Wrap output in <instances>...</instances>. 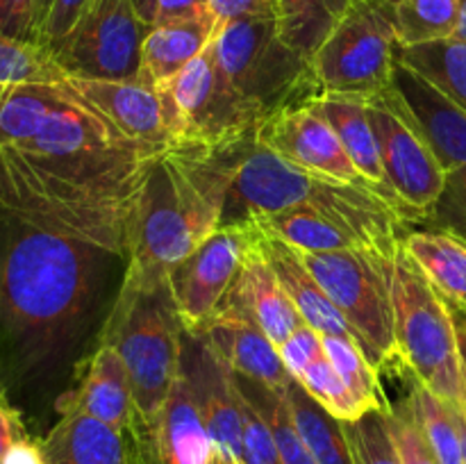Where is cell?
<instances>
[{
    "label": "cell",
    "instance_id": "47",
    "mask_svg": "<svg viewBox=\"0 0 466 464\" xmlns=\"http://www.w3.org/2000/svg\"><path fill=\"white\" fill-rule=\"evenodd\" d=\"M0 464H46L41 441H35L32 437L18 441L7 450Z\"/></svg>",
    "mask_w": 466,
    "mask_h": 464
},
{
    "label": "cell",
    "instance_id": "20",
    "mask_svg": "<svg viewBox=\"0 0 466 464\" xmlns=\"http://www.w3.org/2000/svg\"><path fill=\"white\" fill-rule=\"evenodd\" d=\"M391 86L417 121L446 173L466 168V112L421 76L399 62Z\"/></svg>",
    "mask_w": 466,
    "mask_h": 464
},
{
    "label": "cell",
    "instance_id": "28",
    "mask_svg": "<svg viewBox=\"0 0 466 464\" xmlns=\"http://www.w3.org/2000/svg\"><path fill=\"white\" fill-rule=\"evenodd\" d=\"M253 223H258L264 232H271L273 237L289 244L291 248L303 250V253L364 250V253L373 255L367 248V244L358 239L353 232L337 226L335 221L321 217V214L309 212V209H287V212L267 214V217L253 218Z\"/></svg>",
    "mask_w": 466,
    "mask_h": 464
},
{
    "label": "cell",
    "instance_id": "5",
    "mask_svg": "<svg viewBox=\"0 0 466 464\" xmlns=\"http://www.w3.org/2000/svg\"><path fill=\"white\" fill-rule=\"evenodd\" d=\"M182 328L171 282H139L123 276L103 341L112 344L127 368L135 412L155 421L180 376Z\"/></svg>",
    "mask_w": 466,
    "mask_h": 464
},
{
    "label": "cell",
    "instance_id": "38",
    "mask_svg": "<svg viewBox=\"0 0 466 464\" xmlns=\"http://www.w3.org/2000/svg\"><path fill=\"white\" fill-rule=\"evenodd\" d=\"M387 426H390L399 464H440L435 450L431 449L405 400L387 409Z\"/></svg>",
    "mask_w": 466,
    "mask_h": 464
},
{
    "label": "cell",
    "instance_id": "18",
    "mask_svg": "<svg viewBox=\"0 0 466 464\" xmlns=\"http://www.w3.org/2000/svg\"><path fill=\"white\" fill-rule=\"evenodd\" d=\"M200 332L209 337L214 348L221 353V358L237 376L259 382L278 394H285L287 387L294 382L282 364L278 346L255 323V318L232 298V294L221 312Z\"/></svg>",
    "mask_w": 466,
    "mask_h": 464
},
{
    "label": "cell",
    "instance_id": "34",
    "mask_svg": "<svg viewBox=\"0 0 466 464\" xmlns=\"http://www.w3.org/2000/svg\"><path fill=\"white\" fill-rule=\"evenodd\" d=\"M66 80L68 73L53 50L0 35V85H59Z\"/></svg>",
    "mask_w": 466,
    "mask_h": 464
},
{
    "label": "cell",
    "instance_id": "21",
    "mask_svg": "<svg viewBox=\"0 0 466 464\" xmlns=\"http://www.w3.org/2000/svg\"><path fill=\"white\" fill-rule=\"evenodd\" d=\"M232 298L255 318V323L267 332V337L278 348L305 323L268 262L259 227L246 253L244 267L232 289Z\"/></svg>",
    "mask_w": 466,
    "mask_h": 464
},
{
    "label": "cell",
    "instance_id": "50",
    "mask_svg": "<svg viewBox=\"0 0 466 464\" xmlns=\"http://www.w3.org/2000/svg\"><path fill=\"white\" fill-rule=\"evenodd\" d=\"M455 417H458L460 437H462V458H464V464H466V412H458V409H455Z\"/></svg>",
    "mask_w": 466,
    "mask_h": 464
},
{
    "label": "cell",
    "instance_id": "43",
    "mask_svg": "<svg viewBox=\"0 0 466 464\" xmlns=\"http://www.w3.org/2000/svg\"><path fill=\"white\" fill-rule=\"evenodd\" d=\"M41 0H0V35L36 44Z\"/></svg>",
    "mask_w": 466,
    "mask_h": 464
},
{
    "label": "cell",
    "instance_id": "16",
    "mask_svg": "<svg viewBox=\"0 0 466 464\" xmlns=\"http://www.w3.org/2000/svg\"><path fill=\"white\" fill-rule=\"evenodd\" d=\"M255 139L259 146L273 150L296 166L337 177L349 185L369 187V182L360 176L355 164L350 162L337 132L332 130L326 116L314 107L312 100L291 105V107L264 118L255 127Z\"/></svg>",
    "mask_w": 466,
    "mask_h": 464
},
{
    "label": "cell",
    "instance_id": "9",
    "mask_svg": "<svg viewBox=\"0 0 466 464\" xmlns=\"http://www.w3.org/2000/svg\"><path fill=\"white\" fill-rule=\"evenodd\" d=\"M399 41L385 0H350L312 55L321 94L367 96L390 89Z\"/></svg>",
    "mask_w": 466,
    "mask_h": 464
},
{
    "label": "cell",
    "instance_id": "27",
    "mask_svg": "<svg viewBox=\"0 0 466 464\" xmlns=\"http://www.w3.org/2000/svg\"><path fill=\"white\" fill-rule=\"evenodd\" d=\"M282 396L296 432L317 464H355L344 423L330 417L296 380Z\"/></svg>",
    "mask_w": 466,
    "mask_h": 464
},
{
    "label": "cell",
    "instance_id": "41",
    "mask_svg": "<svg viewBox=\"0 0 466 464\" xmlns=\"http://www.w3.org/2000/svg\"><path fill=\"white\" fill-rule=\"evenodd\" d=\"M278 350H280L285 368L296 380L314 359L323 355V335L314 330L312 326H308V323H303Z\"/></svg>",
    "mask_w": 466,
    "mask_h": 464
},
{
    "label": "cell",
    "instance_id": "42",
    "mask_svg": "<svg viewBox=\"0 0 466 464\" xmlns=\"http://www.w3.org/2000/svg\"><path fill=\"white\" fill-rule=\"evenodd\" d=\"M89 5L91 0H53L48 16L41 25L39 36H36V44L53 50L59 41L66 39L68 32L77 25V21H80Z\"/></svg>",
    "mask_w": 466,
    "mask_h": 464
},
{
    "label": "cell",
    "instance_id": "51",
    "mask_svg": "<svg viewBox=\"0 0 466 464\" xmlns=\"http://www.w3.org/2000/svg\"><path fill=\"white\" fill-rule=\"evenodd\" d=\"M50 5H53V0H41V3H39V21H36V36H39V30H41V25H44L46 16H48Z\"/></svg>",
    "mask_w": 466,
    "mask_h": 464
},
{
    "label": "cell",
    "instance_id": "15",
    "mask_svg": "<svg viewBox=\"0 0 466 464\" xmlns=\"http://www.w3.org/2000/svg\"><path fill=\"white\" fill-rule=\"evenodd\" d=\"M123 437L127 464H209L214 453L212 437L182 373L159 417L144 421L135 412Z\"/></svg>",
    "mask_w": 466,
    "mask_h": 464
},
{
    "label": "cell",
    "instance_id": "23",
    "mask_svg": "<svg viewBox=\"0 0 466 464\" xmlns=\"http://www.w3.org/2000/svg\"><path fill=\"white\" fill-rule=\"evenodd\" d=\"M218 27L221 21L212 12L185 21L150 25L141 48L139 82L155 89L162 86L212 44Z\"/></svg>",
    "mask_w": 466,
    "mask_h": 464
},
{
    "label": "cell",
    "instance_id": "13",
    "mask_svg": "<svg viewBox=\"0 0 466 464\" xmlns=\"http://www.w3.org/2000/svg\"><path fill=\"white\" fill-rule=\"evenodd\" d=\"M253 221L221 226L168 276L173 300L187 332H200L230 298L255 239Z\"/></svg>",
    "mask_w": 466,
    "mask_h": 464
},
{
    "label": "cell",
    "instance_id": "44",
    "mask_svg": "<svg viewBox=\"0 0 466 464\" xmlns=\"http://www.w3.org/2000/svg\"><path fill=\"white\" fill-rule=\"evenodd\" d=\"M209 9L221 23L246 16H276L278 0H208Z\"/></svg>",
    "mask_w": 466,
    "mask_h": 464
},
{
    "label": "cell",
    "instance_id": "14",
    "mask_svg": "<svg viewBox=\"0 0 466 464\" xmlns=\"http://www.w3.org/2000/svg\"><path fill=\"white\" fill-rule=\"evenodd\" d=\"M180 373L212 437L214 450L241 462L244 417L239 382L205 332H182Z\"/></svg>",
    "mask_w": 466,
    "mask_h": 464
},
{
    "label": "cell",
    "instance_id": "52",
    "mask_svg": "<svg viewBox=\"0 0 466 464\" xmlns=\"http://www.w3.org/2000/svg\"><path fill=\"white\" fill-rule=\"evenodd\" d=\"M458 36H462L466 41V0H460V27Z\"/></svg>",
    "mask_w": 466,
    "mask_h": 464
},
{
    "label": "cell",
    "instance_id": "25",
    "mask_svg": "<svg viewBox=\"0 0 466 464\" xmlns=\"http://www.w3.org/2000/svg\"><path fill=\"white\" fill-rule=\"evenodd\" d=\"M46 464H127L123 432L86 414H59L41 441Z\"/></svg>",
    "mask_w": 466,
    "mask_h": 464
},
{
    "label": "cell",
    "instance_id": "33",
    "mask_svg": "<svg viewBox=\"0 0 466 464\" xmlns=\"http://www.w3.org/2000/svg\"><path fill=\"white\" fill-rule=\"evenodd\" d=\"M323 350L328 362L337 371V376L346 382L355 398L364 405L367 412H385L391 408L390 400L382 394L380 373L371 362L367 350L353 337L323 335Z\"/></svg>",
    "mask_w": 466,
    "mask_h": 464
},
{
    "label": "cell",
    "instance_id": "10",
    "mask_svg": "<svg viewBox=\"0 0 466 464\" xmlns=\"http://www.w3.org/2000/svg\"><path fill=\"white\" fill-rule=\"evenodd\" d=\"M157 89L176 144H223L259 126L253 109L228 85L214 41Z\"/></svg>",
    "mask_w": 466,
    "mask_h": 464
},
{
    "label": "cell",
    "instance_id": "31",
    "mask_svg": "<svg viewBox=\"0 0 466 464\" xmlns=\"http://www.w3.org/2000/svg\"><path fill=\"white\" fill-rule=\"evenodd\" d=\"M403 376L408 378V398L405 403L412 409L419 428L426 435L428 444L435 450L440 464H464L462 458V437H460L458 417L455 409L449 403L432 394L419 378L400 368Z\"/></svg>",
    "mask_w": 466,
    "mask_h": 464
},
{
    "label": "cell",
    "instance_id": "8",
    "mask_svg": "<svg viewBox=\"0 0 466 464\" xmlns=\"http://www.w3.org/2000/svg\"><path fill=\"white\" fill-rule=\"evenodd\" d=\"M299 253L371 362L378 368H400L390 289L394 264L382 262L364 250Z\"/></svg>",
    "mask_w": 466,
    "mask_h": 464
},
{
    "label": "cell",
    "instance_id": "49",
    "mask_svg": "<svg viewBox=\"0 0 466 464\" xmlns=\"http://www.w3.org/2000/svg\"><path fill=\"white\" fill-rule=\"evenodd\" d=\"M455 326H458V339H460V353H462V362H464V373H466V314L455 312Z\"/></svg>",
    "mask_w": 466,
    "mask_h": 464
},
{
    "label": "cell",
    "instance_id": "46",
    "mask_svg": "<svg viewBox=\"0 0 466 464\" xmlns=\"http://www.w3.org/2000/svg\"><path fill=\"white\" fill-rule=\"evenodd\" d=\"M208 12H212L208 0H157L153 25H157V23L185 21V18L203 16Z\"/></svg>",
    "mask_w": 466,
    "mask_h": 464
},
{
    "label": "cell",
    "instance_id": "30",
    "mask_svg": "<svg viewBox=\"0 0 466 464\" xmlns=\"http://www.w3.org/2000/svg\"><path fill=\"white\" fill-rule=\"evenodd\" d=\"M399 48L458 35L460 0H385Z\"/></svg>",
    "mask_w": 466,
    "mask_h": 464
},
{
    "label": "cell",
    "instance_id": "53",
    "mask_svg": "<svg viewBox=\"0 0 466 464\" xmlns=\"http://www.w3.org/2000/svg\"><path fill=\"white\" fill-rule=\"evenodd\" d=\"M239 464H241V462H239Z\"/></svg>",
    "mask_w": 466,
    "mask_h": 464
},
{
    "label": "cell",
    "instance_id": "36",
    "mask_svg": "<svg viewBox=\"0 0 466 464\" xmlns=\"http://www.w3.org/2000/svg\"><path fill=\"white\" fill-rule=\"evenodd\" d=\"M300 387L326 409L330 417H335L337 421L349 423L358 421L364 414H369L364 409V405L360 403L353 396V391L346 387V382L337 376V371L332 368V364L328 362L326 350H323L321 358L314 359L299 378H296Z\"/></svg>",
    "mask_w": 466,
    "mask_h": 464
},
{
    "label": "cell",
    "instance_id": "40",
    "mask_svg": "<svg viewBox=\"0 0 466 464\" xmlns=\"http://www.w3.org/2000/svg\"><path fill=\"white\" fill-rule=\"evenodd\" d=\"M428 221L437 230L453 232L466 239V168L446 173V187Z\"/></svg>",
    "mask_w": 466,
    "mask_h": 464
},
{
    "label": "cell",
    "instance_id": "4",
    "mask_svg": "<svg viewBox=\"0 0 466 464\" xmlns=\"http://www.w3.org/2000/svg\"><path fill=\"white\" fill-rule=\"evenodd\" d=\"M287 209H309L353 232L376 257L394 264L405 221L380 194L287 162L253 139L237 164L223 226Z\"/></svg>",
    "mask_w": 466,
    "mask_h": 464
},
{
    "label": "cell",
    "instance_id": "2",
    "mask_svg": "<svg viewBox=\"0 0 466 464\" xmlns=\"http://www.w3.org/2000/svg\"><path fill=\"white\" fill-rule=\"evenodd\" d=\"M155 155L48 162L0 146V209L32 226L89 241L127 262L141 189Z\"/></svg>",
    "mask_w": 466,
    "mask_h": 464
},
{
    "label": "cell",
    "instance_id": "6",
    "mask_svg": "<svg viewBox=\"0 0 466 464\" xmlns=\"http://www.w3.org/2000/svg\"><path fill=\"white\" fill-rule=\"evenodd\" d=\"M390 289L400 368L419 378L451 408L466 412V373L453 309L432 289L403 246L394 259Z\"/></svg>",
    "mask_w": 466,
    "mask_h": 464
},
{
    "label": "cell",
    "instance_id": "29",
    "mask_svg": "<svg viewBox=\"0 0 466 464\" xmlns=\"http://www.w3.org/2000/svg\"><path fill=\"white\" fill-rule=\"evenodd\" d=\"M399 62L466 112V41L462 36L399 48Z\"/></svg>",
    "mask_w": 466,
    "mask_h": 464
},
{
    "label": "cell",
    "instance_id": "45",
    "mask_svg": "<svg viewBox=\"0 0 466 464\" xmlns=\"http://www.w3.org/2000/svg\"><path fill=\"white\" fill-rule=\"evenodd\" d=\"M27 437L30 435H27L21 414L12 408L5 391L0 389V462H3V458L14 444L27 439Z\"/></svg>",
    "mask_w": 466,
    "mask_h": 464
},
{
    "label": "cell",
    "instance_id": "11",
    "mask_svg": "<svg viewBox=\"0 0 466 464\" xmlns=\"http://www.w3.org/2000/svg\"><path fill=\"white\" fill-rule=\"evenodd\" d=\"M390 187L414 221H428L446 187V168L394 86L364 98Z\"/></svg>",
    "mask_w": 466,
    "mask_h": 464
},
{
    "label": "cell",
    "instance_id": "35",
    "mask_svg": "<svg viewBox=\"0 0 466 464\" xmlns=\"http://www.w3.org/2000/svg\"><path fill=\"white\" fill-rule=\"evenodd\" d=\"M237 382H239L241 394L258 405V409L264 414L268 426H271L278 441V450H280L282 464H317V459L312 458V453L303 444V439L296 432L294 423H291L285 396L278 394V391H271L268 387L259 385V382L248 380V378L237 376Z\"/></svg>",
    "mask_w": 466,
    "mask_h": 464
},
{
    "label": "cell",
    "instance_id": "7",
    "mask_svg": "<svg viewBox=\"0 0 466 464\" xmlns=\"http://www.w3.org/2000/svg\"><path fill=\"white\" fill-rule=\"evenodd\" d=\"M214 45L228 85L259 123L280 109L321 96L312 62L282 39L276 16L221 23Z\"/></svg>",
    "mask_w": 466,
    "mask_h": 464
},
{
    "label": "cell",
    "instance_id": "26",
    "mask_svg": "<svg viewBox=\"0 0 466 464\" xmlns=\"http://www.w3.org/2000/svg\"><path fill=\"white\" fill-rule=\"evenodd\" d=\"M432 289L455 312L466 314V239L446 230H412L400 241Z\"/></svg>",
    "mask_w": 466,
    "mask_h": 464
},
{
    "label": "cell",
    "instance_id": "24",
    "mask_svg": "<svg viewBox=\"0 0 466 464\" xmlns=\"http://www.w3.org/2000/svg\"><path fill=\"white\" fill-rule=\"evenodd\" d=\"M258 226V223H255ZM259 227V226H258ZM262 230V227H259ZM262 246L267 250V257L271 262L273 271H276L278 280H280L282 289L289 294V298L294 300L296 309L300 312L303 321L308 326H312L314 330L321 332V335H339V337H358L353 335L350 326L346 323V318L341 317L339 309L332 305V300L328 298L326 291L321 289V285L317 282V277L309 273V268L305 267L303 257L296 248H291L289 244H285L282 239L273 237L271 232L262 230Z\"/></svg>",
    "mask_w": 466,
    "mask_h": 464
},
{
    "label": "cell",
    "instance_id": "32",
    "mask_svg": "<svg viewBox=\"0 0 466 464\" xmlns=\"http://www.w3.org/2000/svg\"><path fill=\"white\" fill-rule=\"evenodd\" d=\"M350 0H278V32L282 39L312 62Z\"/></svg>",
    "mask_w": 466,
    "mask_h": 464
},
{
    "label": "cell",
    "instance_id": "39",
    "mask_svg": "<svg viewBox=\"0 0 466 464\" xmlns=\"http://www.w3.org/2000/svg\"><path fill=\"white\" fill-rule=\"evenodd\" d=\"M241 391V389H239ZM241 417H244V437H241V464H282L276 435L259 412L258 405L241 394Z\"/></svg>",
    "mask_w": 466,
    "mask_h": 464
},
{
    "label": "cell",
    "instance_id": "1",
    "mask_svg": "<svg viewBox=\"0 0 466 464\" xmlns=\"http://www.w3.org/2000/svg\"><path fill=\"white\" fill-rule=\"evenodd\" d=\"M114 259L123 257L0 209V346L12 367L32 371L73 348Z\"/></svg>",
    "mask_w": 466,
    "mask_h": 464
},
{
    "label": "cell",
    "instance_id": "19",
    "mask_svg": "<svg viewBox=\"0 0 466 464\" xmlns=\"http://www.w3.org/2000/svg\"><path fill=\"white\" fill-rule=\"evenodd\" d=\"M57 412L86 414L126 432L135 417V398L127 368L112 344H100L80 368L73 389L59 396Z\"/></svg>",
    "mask_w": 466,
    "mask_h": 464
},
{
    "label": "cell",
    "instance_id": "3",
    "mask_svg": "<svg viewBox=\"0 0 466 464\" xmlns=\"http://www.w3.org/2000/svg\"><path fill=\"white\" fill-rule=\"evenodd\" d=\"M253 139L255 130L223 144H173L155 155L123 276L139 282L167 280L223 226L237 164Z\"/></svg>",
    "mask_w": 466,
    "mask_h": 464
},
{
    "label": "cell",
    "instance_id": "48",
    "mask_svg": "<svg viewBox=\"0 0 466 464\" xmlns=\"http://www.w3.org/2000/svg\"><path fill=\"white\" fill-rule=\"evenodd\" d=\"M135 7L139 12L141 21L146 25H153L155 23V9H157V0H135Z\"/></svg>",
    "mask_w": 466,
    "mask_h": 464
},
{
    "label": "cell",
    "instance_id": "17",
    "mask_svg": "<svg viewBox=\"0 0 466 464\" xmlns=\"http://www.w3.org/2000/svg\"><path fill=\"white\" fill-rule=\"evenodd\" d=\"M68 85L127 139L148 148H168L176 144L164 98L155 86L137 80H89L73 76H68Z\"/></svg>",
    "mask_w": 466,
    "mask_h": 464
},
{
    "label": "cell",
    "instance_id": "12",
    "mask_svg": "<svg viewBox=\"0 0 466 464\" xmlns=\"http://www.w3.org/2000/svg\"><path fill=\"white\" fill-rule=\"evenodd\" d=\"M148 30L135 0H91L53 55L73 77L139 82L141 48Z\"/></svg>",
    "mask_w": 466,
    "mask_h": 464
},
{
    "label": "cell",
    "instance_id": "22",
    "mask_svg": "<svg viewBox=\"0 0 466 464\" xmlns=\"http://www.w3.org/2000/svg\"><path fill=\"white\" fill-rule=\"evenodd\" d=\"M312 105L326 116L332 130L337 132L341 146L349 153L350 162L355 164L360 176L369 182V187L376 189L391 207L399 209V214L405 221H414L412 214L405 209V205L400 203L399 196L394 194V189L387 182L380 150H378V141L376 135H373L371 121H369L364 98H358V96L321 94L317 98H312Z\"/></svg>",
    "mask_w": 466,
    "mask_h": 464
},
{
    "label": "cell",
    "instance_id": "37",
    "mask_svg": "<svg viewBox=\"0 0 466 464\" xmlns=\"http://www.w3.org/2000/svg\"><path fill=\"white\" fill-rule=\"evenodd\" d=\"M355 464H399L385 412H369L358 421L344 423Z\"/></svg>",
    "mask_w": 466,
    "mask_h": 464
}]
</instances>
